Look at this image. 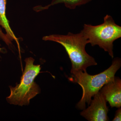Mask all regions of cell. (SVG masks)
Returning a JSON list of instances; mask_svg holds the SVG:
<instances>
[{"instance_id":"6da1fadb","label":"cell","mask_w":121,"mask_h":121,"mask_svg":"<svg viewBox=\"0 0 121 121\" xmlns=\"http://www.w3.org/2000/svg\"><path fill=\"white\" fill-rule=\"evenodd\" d=\"M43 39L56 42L65 48L71 62V74L77 71H86L87 68L97 65L95 59L86 51V46L89 43L82 31L76 34L69 32L65 35L45 36Z\"/></svg>"},{"instance_id":"7a4b0ae2","label":"cell","mask_w":121,"mask_h":121,"mask_svg":"<svg viewBox=\"0 0 121 121\" xmlns=\"http://www.w3.org/2000/svg\"><path fill=\"white\" fill-rule=\"evenodd\" d=\"M121 66V59L115 58L109 67L97 74L91 75L86 71H82L75 72L72 73L70 80L78 83L82 90V96L76 105L77 109L83 110L86 108V104L89 105L93 96L105 84L114 79L115 74Z\"/></svg>"},{"instance_id":"3957f363","label":"cell","mask_w":121,"mask_h":121,"mask_svg":"<svg viewBox=\"0 0 121 121\" xmlns=\"http://www.w3.org/2000/svg\"><path fill=\"white\" fill-rule=\"evenodd\" d=\"M92 47L98 45L114 58L113 43L121 37V27L115 22L113 17L107 15L104 22L99 25L84 24L81 30Z\"/></svg>"},{"instance_id":"277c9868","label":"cell","mask_w":121,"mask_h":121,"mask_svg":"<svg viewBox=\"0 0 121 121\" xmlns=\"http://www.w3.org/2000/svg\"><path fill=\"white\" fill-rule=\"evenodd\" d=\"M26 65L19 84L15 87H10L11 94L6 99L9 104L23 106L28 105L30 99L40 93V89L35 82V78L40 73V65L34 64L32 57L25 60Z\"/></svg>"},{"instance_id":"5b68a950","label":"cell","mask_w":121,"mask_h":121,"mask_svg":"<svg viewBox=\"0 0 121 121\" xmlns=\"http://www.w3.org/2000/svg\"><path fill=\"white\" fill-rule=\"evenodd\" d=\"M90 106L80 113L81 116L89 121H109L108 107L105 98L99 92L93 96Z\"/></svg>"},{"instance_id":"8992f818","label":"cell","mask_w":121,"mask_h":121,"mask_svg":"<svg viewBox=\"0 0 121 121\" xmlns=\"http://www.w3.org/2000/svg\"><path fill=\"white\" fill-rule=\"evenodd\" d=\"M99 92L112 108L121 107V79L115 77L113 80L105 84Z\"/></svg>"},{"instance_id":"52a82bcc","label":"cell","mask_w":121,"mask_h":121,"mask_svg":"<svg viewBox=\"0 0 121 121\" xmlns=\"http://www.w3.org/2000/svg\"><path fill=\"white\" fill-rule=\"evenodd\" d=\"M7 3V0H0V26L4 29L6 35L12 41L15 40L19 48L18 39L11 29L9 21L7 19L6 16Z\"/></svg>"},{"instance_id":"ba28073f","label":"cell","mask_w":121,"mask_h":121,"mask_svg":"<svg viewBox=\"0 0 121 121\" xmlns=\"http://www.w3.org/2000/svg\"><path fill=\"white\" fill-rule=\"evenodd\" d=\"M92 0H52L51 4L48 5L49 8L51 6L60 4H63L65 7L70 9H75L76 7H79L87 4Z\"/></svg>"},{"instance_id":"9c48e42d","label":"cell","mask_w":121,"mask_h":121,"mask_svg":"<svg viewBox=\"0 0 121 121\" xmlns=\"http://www.w3.org/2000/svg\"><path fill=\"white\" fill-rule=\"evenodd\" d=\"M0 39L2 40L8 46H9L12 44V40L9 38L6 34L4 33L2 31L1 28L0 27Z\"/></svg>"},{"instance_id":"30bf717a","label":"cell","mask_w":121,"mask_h":121,"mask_svg":"<svg viewBox=\"0 0 121 121\" xmlns=\"http://www.w3.org/2000/svg\"><path fill=\"white\" fill-rule=\"evenodd\" d=\"M118 109L115 112L114 117L113 119V121H121V107L118 108Z\"/></svg>"},{"instance_id":"8fae6325","label":"cell","mask_w":121,"mask_h":121,"mask_svg":"<svg viewBox=\"0 0 121 121\" xmlns=\"http://www.w3.org/2000/svg\"><path fill=\"white\" fill-rule=\"evenodd\" d=\"M5 52V50L4 48L1 47L0 45V52L1 53H4Z\"/></svg>"}]
</instances>
